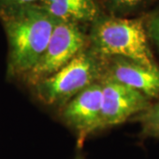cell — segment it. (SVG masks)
<instances>
[{"mask_svg": "<svg viewBox=\"0 0 159 159\" xmlns=\"http://www.w3.org/2000/svg\"><path fill=\"white\" fill-rule=\"evenodd\" d=\"M0 17L9 44L8 71L26 75L45 51L57 20L39 5L3 7Z\"/></svg>", "mask_w": 159, "mask_h": 159, "instance_id": "obj_1", "label": "cell"}, {"mask_svg": "<svg viewBox=\"0 0 159 159\" xmlns=\"http://www.w3.org/2000/svg\"><path fill=\"white\" fill-rule=\"evenodd\" d=\"M148 35L141 18L99 17L91 30V51L102 59L122 57L156 67Z\"/></svg>", "mask_w": 159, "mask_h": 159, "instance_id": "obj_2", "label": "cell"}, {"mask_svg": "<svg viewBox=\"0 0 159 159\" xmlns=\"http://www.w3.org/2000/svg\"><path fill=\"white\" fill-rule=\"evenodd\" d=\"M102 60L91 50L83 49L62 68L35 84L38 97L47 104H66L102 78Z\"/></svg>", "mask_w": 159, "mask_h": 159, "instance_id": "obj_3", "label": "cell"}, {"mask_svg": "<svg viewBox=\"0 0 159 159\" xmlns=\"http://www.w3.org/2000/svg\"><path fill=\"white\" fill-rule=\"evenodd\" d=\"M87 37L79 24L57 20L45 51L38 62L26 74L29 83L35 85L56 73L81 51Z\"/></svg>", "mask_w": 159, "mask_h": 159, "instance_id": "obj_4", "label": "cell"}, {"mask_svg": "<svg viewBox=\"0 0 159 159\" xmlns=\"http://www.w3.org/2000/svg\"><path fill=\"white\" fill-rule=\"evenodd\" d=\"M101 129L119 125L150 107L149 98L142 93L102 74Z\"/></svg>", "mask_w": 159, "mask_h": 159, "instance_id": "obj_5", "label": "cell"}, {"mask_svg": "<svg viewBox=\"0 0 159 159\" xmlns=\"http://www.w3.org/2000/svg\"><path fill=\"white\" fill-rule=\"evenodd\" d=\"M102 91L100 81L89 86L66 103L65 120L74 128L80 147L96 131L101 129Z\"/></svg>", "mask_w": 159, "mask_h": 159, "instance_id": "obj_6", "label": "cell"}, {"mask_svg": "<svg viewBox=\"0 0 159 159\" xmlns=\"http://www.w3.org/2000/svg\"><path fill=\"white\" fill-rule=\"evenodd\" d=\"M151 98H159V68L149 67L122 57H113L103 74Z\"/></svg>", "mask_w": 159, "mask_h": 159, "instance_id": "obj_7", "label": "cell"}, {"mask_svg": "<svg viewBox=\"0 0 159 159\" xmlns=\"http://www.w3.org/2000/svg\"><path fill=\"white\" fill-rule=\"evenodd\" d=\"M38 5L58 20L79 24L95 22L99 18L96 0H41Z\"/></svg>", "mask_w": 159, "mask_h": 159, "instance_id": "obj_8", "label": "cell"}, {"mask_svg": "<svg viewBox=\"0 0 159 159\" xmlns=\"http://www.w3.org/2000/svg\"><path fill=\"white\" fill-rule=\"evenodd\" d=\"M141 119L144 134L159 138V102L142 112Z\"/></svg>", "mask_w": 159, "mask_h": 159, "instance_id": "obj_9", "label": "cell"}, {"mask_svg": "<svg viewBox=\"0 0 159 159\" xmlns=\"http://www.w3.org/2000/svg\"><path fill=\"white\" fill-rule=\"evenodd\" d=\"M147 0H110L116 9L122 11H133L142 6Z\"/></svg>", "mask_w": 159, "mask_h": 159, "instance_id": "obj_10", "label": "cell"}, {"mask_svg": "<svg viewBox=\"0 0 159 159\" xmlns=\"http://www.w3.org/2000/svg\"><path fill=\"white\" fill-rule=\"evenodd\" d=\"M147 30L148 35L152 38L159 50V13L149 19L147 24Z\"/></svg>", "mask_w": 159, "mask_h": 159, "instance_id": "obj_11", "label": "cell"}, {"mask_svg": "<svg viewBox=\"0 0 159 159\" xmlns=\"http://www.w3.org/2000/svg\"><path fill=\"white\" fill-rule=\"evenodd\" d=\"M41 0H0V8L38 5Z\"/></svg>", "mask_w": 159, "mask_h": 159, "instance_id": "obj_12", "label": "cell"}, {"mask_svg": "<svg viewBox=\"0 0 159 159\" xmlns=\"http://www.w3.org/2000/svg\"><path fill=\"white\" fill-rule=\"evenodd\" d=\"M74 159H85V158H84V157H83L82 155H78V156H77V157H76Z\"/></svg>", "mask_w": 159, "mask_h": 159, "instance_id": "obj_13", "label": "cell"}]
</instances>
